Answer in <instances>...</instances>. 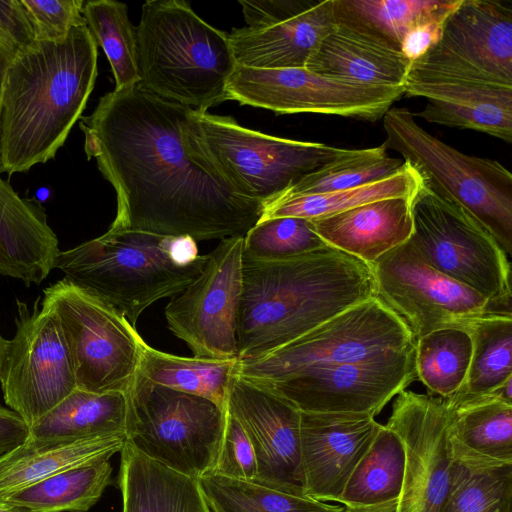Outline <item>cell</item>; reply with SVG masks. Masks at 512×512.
I'll return each mask as SVG.
<instances>
[{"label":"cell","mask_w":512,"mask_h":512,"mask_svg":"<svg viewBox=\"0 0 512 512\" xmlns=\"http://www.w3.org/2000/svg\"><path fill=\"white\" fill-rule=\"evenodd\" d=\"M60 252L43 205L21 197L0 178V275L27 287L40 285L55 269Z\"/></svg>","instance_id":"obj_21"},{"label":"cell","mask_w":512,"mask_h":512,"mask_svg":"<svg viewBox=\"0 0 512 512\" xmlns=\"http://www.w3.org/2000/svg\"><path fill=\"white\" fill-rule=\"evenodd\" d=\"M383 146L397 151L437 196L474 216L512 253V174L493 159L470 156L427 132L407 108L383 116Z\"/></svg>","instance_id":"obj_7"},{"label":"cell","mask_w":512,"mask_h":512,"mask_svg":"<svg viewBox=\"0 0 512 512\" xmlns=\"http://www.w3.org/2000/svg\"><path fill=\"white\" fill-rule=\"evenodd\" d=\"M72 362L76 388L126 394L138 372L144 341L112 305L64 277L43 290Z\"/></svg>","instance_id":"obj_10"},{"label":"cell","mask_w":512,"mask_h":512,"mask_svg":"<svg viewBox=\"0 0 512 512\" xmlns=\"http://www.w3.org/2000/svg\"><path fill=\"white\" fill-rule=\"evenodd\" d=\"M206 255L189 236L108 229L61 251L56 267L123 314L135 327L154 302L182 292L201 272Z\"/></svg>","instance_id":"obj_5"},{"label":"cell","mask_w":512,"mask_h":512,"mask_svg":"<svg viewBox=\"0 0 512 512\" xmlns=\"http://www.w3.org/2000/svg\"><path fill=\"white\" fill-rule=\"evenodd\" d=\"M376 297L409 328L414 340L441 328L463 329L500 311L474 289L431 267L407 240L370 264Z\"/></svg>","instance_id":"obj_15"},{"label":"cell","mask_w":512,"mask_h":512,"mask_svg":"<svg viewBox=\"0 0 512 512\" xmlns=\"http://www.w3.org/2000/svg\"><path fill=\"white\" fill-rule=\"evenodd\" d=\"M0 512H29L24 508H21L19 506L13 505L11 503H8L4 501L3 499H0Z\"/></svg>","instance_id":"obj_49"},{"label":"cell","mask_w":512,"mask_h":512,"mask_svg":"<svg viewBox=\"0 0 512 512\" xmlns=\"http://www.w3.org/2000/svg\"><path fill=\"white\" fill-rule=\"evenodd\" d=\"M312 0H239L247 27L266 29L305 10Z\"/></svg>","instance_id":"obj_43"},{"label":"cell","mask_w":512,"mask_h":512,"mask_svg":"<svg viewBox=\"0 0 512 512\" xmlns=\"http://www.w3.org/2000/svg\"><path fill=\"white\" fill-rule=\"evenodd\" d=\"M193 129L204 153L232 186L263 206L349 150L267 135L233 117L208 112H194Z\"/></svg>","instance_id":"obj_9"},{"label":"cell","mask_w":512,"mask_h":512,"mask_svg":"<svg viewBox=\"0 0 512 512\" xmlns=\"http://www.w3.org/2000/svg\"><path fill=\"white\" fill-rule=\"evenodd\" d=\"M454 8L422 21L406 33L400 46V52L411 63L422 57L437 43L442 34L443 24Z\"/></svg>","instance_id":"obj_44"},{"label":"cell","mask_w":512,"mask_h":512,"mask_svg":"<svg viewBox=\"0 0 512 512\" xmlns=\"http://www.w3.org/2000/svg\"><path fill=\"white\" fill-rule=\"evenodd\" d=\"M139 84L197 112L227 101L237 63L228 33L205 22L183 0H150L136 27Z\"/></svg>","instance_id":"obj_6"},{"label":"cell","mask_w":512,"mask_h":512,"mask_svg":"<svg viewBox=\"0 0 512 512\" xmlns=\"http://www.w3.org/2000/svg\"><path fill=\"white\" fill-rule=\"evenodd\" d=\"M381 425L368 414L301 412L305 496L337 502Z\"/></svg>","instance_id":"obj_19"},{"label":"cell","mask_w":512,"mask_h":512,"mask_svg":"<svg viewBox=\"0 0 512 512\" xmlns=\"http://www.w3.org/2000/svg\"><path fill=\"white\" fill-rule=\"evenodd\" d=\"M126 411L124 393L97 394L76 388L29 426L26 441L57 444L105 435H125Z\"/></svg>","instance_id":"obj_27"},{"label":"cell","mask_w":512,"mask_h":512,"mask_svg":"<svg viewBox=\"0 0 512 512\" xmlns=\"http://www.w3.org/2000/svg\"><path fill=\"white\" fill-rule=\"evenodd\" d=\"M404 166L403 159L390 157L383 144L349 149L345 155L303 177L279 198L355 188L390 177Z\"/></svg>","instance_id":"obj_39"},{"label":"cell","mask_w":512,"mask_h":512,"mask_svg":"<svg viewBox=\"0 0 512 512\" xmlns=\"http://www.w3.org/2000/svg\"><path fill=\"white\" fill-rule=\"evenodd\" d=\"M197 480L212 512H342L344 508L213 472Z\"/></svg>","instance_id":"obj_36"},{"label":"cell","mask_w":512,"mask_h":512,"mask_svg":"<svg viewBox=\"0 0 512 512\" xmlns=\"http://www.w3.org/2000/svg\"><path fill=\"white\" fill-rule=\"evenodd\" d=\"M227 411L247 433L257 461L255 483L304 495L301 411L289 401L236 374Z\"/></svg>","instance_id":"obj_18"},{"label":"cell","mask_w":512,"mask_h":512,"mask_svg":"<svg viewBox=\"0 0 512 512\" xmlns=\"http://www.w3.org/2000/svg\"><path fill=\"white\" fill-rule=\"evenodd\" d=\"M405 449L400 437L381 425L337 500L343 506H373L398 499Z\"/></svg>","instance_id":"obj_33"},{"label":"cell","mask_w":512,"mask_h":512,"mask_svg":"<svg viewBox=\"0 0 512 512\" xmlns=\"http://www.w3.org/2000/svg\"><path fill=\"white\" fill-rule=\"evenodd\" d=\"M124 434L57 444L25 441L0 456V498L70 468L107 459L120 452Z\"/></svg>","instance_id":"obj_26"},{"label":"cell","mask_w":512,"mask_h":512,"mask_svg":"<svg viewBox=\"0 0 512 512\" xmlns=\"http://www.w3.org/2000/svg\"><path fill=\"white\" fill-rule=\"evenodd\" d=\"M210 472L250 482H254L257 476L252 443L241 424L228 411L216 463Z\"/></svg>","instance_id":"obj_42"},{"label":"cell","mask_w":512,"mask_h":512,"mask_svg":"<svg viewBox=\"0 0 512 512\" xmlns=\"http://www.w3.org/2000/svg\"><path fill=\"white\" fill-rule=\"evenodd\" d=\"M16 331L0 372L3 399L30 426L76 389L59 321L39 296L32 309L16 299Z\"/></svg>","instance_id":"obj_14"},{"label":"cell","mask_w":512,"mask_h":512,"mask_svg":"<svg viewBox=\"0 0 512 512\" xmlns=\"http://www.w3.org/2000/svg\"><path fill=\"white\" fill-rule=\"evenodd\" d=\"M7 345H8V340L5 339L0 334V372H1V367H2V364H3L4 356H5V353H6Z\"/></svg>","instance_id":"obj_50"},{"label":"cell","mask_w":512,"mask_h":512,"mask_svg":"<svg viewBox=\"0 0 512 512\" xmlns=\"http://www.w3.org/2000/svg\"><path fill=\"white\" fill-rule=\"evenodd\" d=\"M414 195L372 201L308 220L326 244L370 265L411 237Z\"/></svg>","instance_id":"obj_23"},{"label":"cell","mask_w":512,"mask_h":512,"mask_svg":"<svg viewBox=\"0 0 512 512\" xmlns=\"http://www.w3.org/2000/svg\"><path fill=\"white\" fill-rule=\"evenodd\" d=\"M237 374L301 412L375 417L416 379L415 340L375 296L268 354L240 360Z\"/></svg>","instance_id":"obj_2"},{"label":"cell","mask_w":512,"mask_h":512,"mask_svg":"<svg viewBox=\"0 0 512 512\" xmlns=\"http://www.w3.org/2000/svg\"><path fill=\"white\" fill-rule=\"evenodd\" d=\"M385 425L400 437L405 449L396 512H439L453 463L448 399L402 390Z\"/></svg>","instance_id":"obj_17"},{"label":"cell","mask_w":512,"mask_h":512,"mask_svg":"<svg viewBox=\"0 0 512 512\" xmlns=\"http://www.w3.org/2000/svg\"><path fill=\"white\" fill-rule=\"evenodd\" d=\"M125 395V438L135 450L190 477L213 470L227 410L206 398L155 384L139 372Z\"/></svg>","instance_id":"obj_8"},{"label":"cell","mask_w":512,"mask_h":512,"mask_svg":"<svg viewBox=\"0 0 512 512\" xmlns=\"http://www.w3.org/2000/svg\"><path fill=\"white\" fill-rule=\"evenodd\" d=\"M82 14L91 36L109 61L115 90L138 84L136 27L129 20L127 5L114 0H90L84 2Z\"/></svg>","instance_id":"obj_38"},{"label":"cell","mask_w":512,"mask_h":512,"mask_svg":"<svg viewBox=\"0 0 512 512\" xmlns=\"http://www.w3.org/2000/svg\"><path fill=\"white\" fill-rule=\"evenodd\" d=\"M120 452L123 512H212L197 478L146 457L126 441Z\"/></svg>","instance_id":"obj_24"},{"label":"cell","mask_w":512,"mask_h":512,"mask_svg":"<svg viewBox=\"0 0 512 512\" xmlns=\"http://www.w3.org/2000/svg\"><path fill=\"white\" fill-rule=\"evenodd\" d=\"M398 499L373 506H343L342 512H396Z\"/></svg>","instance_id":"obj_48"},{"label":"cell","mask_w":512,"mask_h":512,"mask_svg":"<svg viewBox=\"0 0 512 512\" xmlns=\"http://www.w3.org/2000/svg\"><path fill=\"white\" fill-rule=\"evenodd\" d=\"M29 437V425L15 411L0 404V456L13 450Z\"/></svg>","instance_id":"obj_46"},{"label":"cell","mask_w":512,"mask_h":512,"mask_svg":"<svg viewBox=\"0 0 512 512\" xmlns=\"http://www.w3.org/2000/svg\"><path fill=\"white\" fill-rule=\"evenodd\" d=\"M241 274L240 360L268 354L376 296L371 266L330 245L270 261L242 253Z\"/></svg>","instance_id":"obj_3"},{"label":"cell","mask_w":512,"mask_h":512,"mask_svg":"<svg viewBox=\"0 0 512 512\" xmlns=\"http://www.w3.org/2000/svg\"><path fill=\"white\" fill-rule=\"evenodd\" d=\"M308 219L278 217L258 221L243 239V254L258 260H279L327 246Z\"/></svg>","instance_id":"obj_40"},{"label":"cell","mask_w":512,"mask_h":512,"mask_svg":"<svg viewBox=\"0 0 512 512\" xmlns=\"http://www.w3.org/2000/svg\"><path fill=\"white\" fill-rule=\"evenodd\" d=\"M243 239H222L206 254L201 272L165 308L167 327L189 346L194 357L239 359Z\"/></svg>","instance_id":"obj_16"},{"label":"cell","mask_w":512,"mask_h":512,"mask_svg":"<svg viewBox=\"0 0 512 512\" xmlns=\"http://www.w3.org/2000/svg\"><path fill=\"white\" fill-rule=\"evenodd\" d=\"M227 100L276 114L312 113L367 121L382 119L404 94L403 87L351 82L306 68L260 69L237 65Z\"/></svg>","instance_id":"obj_12"},{"label":"cell","mask_w":512,"mask_h":512,"mask_svg":"<svg viewBox=\"0 0 512 512\" xmlns=\"http://www.w3.org/2000/svg\"><path fill=\"white\" fill-rule=\"evenodd\" d=\"M22 48L7 34L0 30V111L2 103V95L11 62ZM1 178V170H0Z\"/></svg>","instance_id":"obj_47"},{"label":"cell","mask_w":512,"mask_h":512,"mask_svg":"<svg viewBox=\"0 0 512 512\" xmlns=\"http://www.w3.org/2000/svg\"><path fill=\"white\" fill-rule=\"evenodd\" d=\"M472 341L467 331L447 327L415 340V370L428 394L449 398L459 392L467 378Z\"/></svg>","instance_id":"obj_37"},{"label":"cell","mask_w":512,"mask_h":512,"mask_svg":"<svg viewBox=\"0 0 512 512\" xmlns=\"http://www.w3.org/2000/svg\"><path fill=\"white\" fill-rule=\"evenodd\" d=\"M459 0H333L336 26L400 51L406 33Z\"/></svg>","instance_id":"obj_29"},{"label":"cell","mask_w":512,"mask_h":512,"mask_svg":"<svg viewBox=\"0 0 512 512\" xmlns=\"http://www.w3.org/2000/svg\"><path fill=\"white\" fill-rule=\"evenodd\" d=\"M83 0H21L32 25L35 40L59 41L85 25Z\"/></svg>","instance_id":"obj_41"},{"label":"cell","mask_w":512,"mask_h":512,"mask_svg":"<svg viewBox=\"0 0 512 512\" xmlns=\"http://www.w3.org/2000/svg\"><path fill=\"white\" fill-rule=\"evenodd\" d=\"M410 66L411 62L400 51L336 26L305 68L356 83L403 87Z\"/></svg>","instance_id":"obj_25"},{"label":"cell","mask_w":512,"mask_h":512,"mask_svg":"<svg viewBox=\"0 0 512 512\" xmlns=\"http://www.w3.org/2000/svg\"><path fill=\"white\" fill-rule=\"evenodd\" d=\"M408 239L440 273L474 289L511 313V265L495 237L468 211L422 185L412 199Z\"/></svg>","instance_id":"obj_11"},{"label":"cell","mask_w":512,"mask_h":512,"mask_svg":"<svg viewBox=\"0 0 512 512\" xmlns=\"http://www.w3.org/2000/svg\"><path fill=\"white\" fill-rule=\"evenodd\" d=\"M403 89L404 94L427 99L418 116L429 123L512 142V87L406 77Z\"/></svg>","instance_id":"obj_20"},{"label":"cell","mask_w":512,"mask_h":512,"mask_svg":"<svg viewBox=\"0 0 512 512\" xmlns=\"http://www.w3.org/2000/svg\"><path fill=\"white\" fill-rule=\"evenodd\" d=\"M194 112L138 83L106 93L80 118L87 159L116 192L110 229L222 240L259 221L263 204L241 195L204 153Z\"/></svg>","instance_id":"obj_1"},{"label":"cell","mask_w":512,"mask_h":512,"mask_svg":"<svg viewBox=\"0 0 512 512\" xmlns=\"http://www.w3.org/2000/svg\"><path fill=\"white\" fill-rule=\"evenodd\" d=\"M472 341L466 381L456 394L496 392L512 379V313H488L470 320L463 328Z\"/></svg>","instance_id":"obj_35"},{"label":"cell","mask_w":512,"mask_h":512,"mask_svg":"<svg viewBox=\"0 0 512 512\" xmlns=\"http://www.w3.org/2000/svg\"><path fill=\"white\" fill-rule=\"evenodd\" d=\"M447 399L452 449L494 463H512L511 402L496 393Z\"/></svg>","instance_id":"obj_28"},{"label":"cell","mask_w":512,"mask_h":512,"mask_svg":"<svg viewBox=\"0 0 512 512\" xmlns=\"http://www.w3.org/2000/svg\"><path fill=\"white\" fill-rule=\"evenodd\" d=\"M239 361L176 356L143 341L138 372L155 384L206 398L227 410L230 383Z\"/></svg>","instance_id":"obj_30"},{"label":"cell","mask_w":512,"mask_h":512,"mask_svg":"<svg viewBox=\"0 0 512 512\" xmlns=\"http://www.w3.org/2000/svg\"><path fill=\"white\" fill-rule=\"evenodd\" d=\"M407 77L512 87V1L460 0Z\"/></svg>","instance_id":"obj_13"},{"label":"cell","mask_w":512,"mask_h":512,"mask_svg":"<svg viewBox=\"0 0 512 512\" xmlns=\"http://www.w3.org/2000/svg\"><path fill=\"white\" fill-rule=\"evenodd\" d=\"M452 451L449 489L439 512H511L512 463Z\"/></svg>","instance_id":"obj_32"},{"label":"cell","mask_w":512,"mask_h":512,"mask_svg":"<svg viewBox=\"0 0 512 512\" xmlns=\"http://www.w3.org/2000/svg\"><path fill=\"white\" fill-rule=\"evenodd\" d=\"M86 24L59 41L33 40L10 64L0 111V170L26 173L55 158L80 120L98 75Z\"/></svg>","instance_id":"obj_4"},{"label":"cell","mask_w":512,"mask_h":512,"mask_svg":"<svg viewBox=\"0 0 512 512\" xmlns=\"http://www.w3.org/2000/svg\"><path fill=\"white\" fill-rule=\"evenodd\" d=\"M0 30L21 48L35 39L32 25L21 0H0Z\"/></svg>","instance_id":"obj_45"},{"label":"cell","mask_w":512,"mask_h":512,"mask_svg":"<svg viewBox=\"0 0 512 512\" xmlns=\"http://www.w3.org/2000/svg\"><path fill=\"white\" fill-rule=\"evenodd\" d=\"M112 483L107 459L70 468L0 498L29 512H87Z\"/></svg>","instance_id":"obj_31"},{"label":"cell","mask_w":512,"mask_h":512,"mask_svg":"<svg viewBox=\"0 0 512 512\" xmlns=\"http://www.w3.org/2000/svg\"><path fill=\"white\" fill-rule=\"evenodd\" d=\"M422 178L407 162L398 173L355 188L275 199L263 206L259 221L278 217L312 219L336 214L372 201L414 195Z\"/></svg>","instance_id":"obj_34"},{"label":"cell","mask_w":512,"mask_h":512,"mask_svg":"<svg viewBox=\"0 0 512 512\" xmlns=\"http://www.w3.org/2000/svg\"><path fill=\"white\" fill-rule=\"evenodd\" d=\"M336 27L333 0L312 1L301 13L275 26L248 27L228 33L237 65L260 68H305L322 40Z\"/></svg>","instance_id":"obj_22"}]
</instances>
